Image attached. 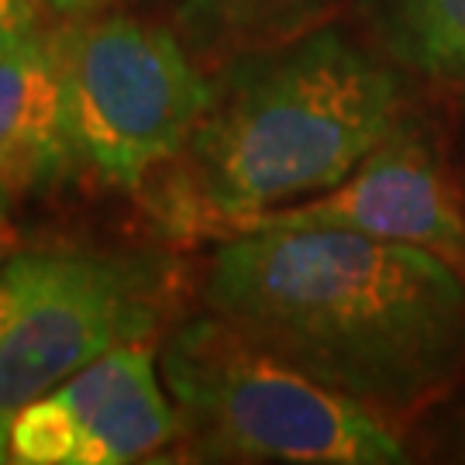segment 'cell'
<instances>
[{
  "instance_id": "obj_8",
  "label": "cell",
  "mask_w": 465,
  "mask_h": 465,
  "mask_svg": "<svg viewBox=\"0 0 465 465\" xmlns=\"http://www.w3.org/2000/svg\"><path fill=\"white\" fill-rule=\"evenodd\" d=\"M76 169L63 66L52 32H38L0 52V180L42 190Z\"/></svg>"
},
{
  "instance_id": "obj_3",
  "label": "cell",
  "mask_w": 465,
  "mask_h": 465,
  "mask_svg": "<svg viewBox=\"0 0 465 465\" xmlns=\"http://www.w3.org/2000/svg\"><path fill=\"white\" fill-rule=\"evenodd\" d=\"M159 372L200 459L297 465L411 459L386 417L307 380L214 311L166 334Z\"/></svg>"
},
{
  "instance_id": "obj_4",
  "label": "cell",
  "mask_w": 465,
  "mask_h": 465,
  "mask_svg": "<svg viewBox=\"0 0 465 465\" xmlns=\"http://www.w3.org/2000/svg\"><path fill=\"white\" fill-rule=\"evenodd\" d=\"M169 303L166 262L86 245L0 262V411L15 414L111 349L152 341Z\"/></svg>"
},
{
  "instance_id": "obj_15",
  "label": "cell",
  "mask_w": 465,
  "mask_h": 465,
  "mask_svg": "<svg viewBox=\"0 0 465 465\" xmlns=\"http://www.w3.org/2000/svg\"><path fill=\"white\" fill-rule=\"evenodd\" d=\"M7 255H11V242H7V238H4V234H0V262H4V259H7Z\"/></svg>"
},
{
  "instance_id": "obj_10",
  "label": "cell",
  "mask_w": 465,
  "mask_h": 465,
  "mask_svg": "<svg viewBox=\"0 0 465 465\" xmlns=\"http://www.w3.org/2000/svg\"><path fill=\"white\" fill-rule=\"evenodd\" d=\"M382 52L431 80L465 76V0H366Z\"/></svg>"
},
{
  "instance_id": "obj_12",
  "label": "cell",
  "mask_w": 465,
  "mask_h": 465,
  "mask_svg": "<svg viewBox=\"0 0 465 465\" xmlns=\"http://www.w3.org/2000/svg\"><path fill=\"white\" fill-rule=\"evenodd\" d=\"M42 4V11H52V15L59 17H86V15H100L107 4H114V0H38Z\"/></svg>"
},
{
  "instance_id": "obj_5",
  "label": "cell",
  "mask_w": 465,
  "mask_h": 465,
  "mask_svg": "<svg viewBox=\"0 0 465 465\" xmlns=\"http://www.w3.org/2000/svg\"><path fill=\"white\" fill-rule=\"evenodd\" d=\"M69 132L84 173L134 190L169 166L207 104V76L159 25L121 15L69 17L52 32Z\"/></svg>"
},
{
  "instance_id": "obj_9",
  "label": "cell",
  "mask_w": 465,
  "mask_h": 465,
  "mask_svg": "<svg viewBox=\"0 0 465 465\" xmlns=\"http://www.w3.org/2000/svg\"><path fill=\"white\" fill-rule=\"evenodd\" d=\"M331 7L334 0H176V25L193 49L224 63L311 32Z\"/></svg>"
},
{
  "instance_id": "obj_7",
  "label": "cell",
  "mask_w": 465,
  "mask_h": 465,
  "mask_svg": "<svg viewBox=\"0 0 465 465\" xmlns=\"http://www.w3.org/2000/svg\"><path fill=\"white\" fill-rule=\"evenodd\" d=\"M276 228H341L386 242H407L465 272L462 200L411 117H400L397 128L331 190L238 217L221 234Z\"/></svg>"
},
{
  "instance_id": "obj_11",
  "label": "cell",
  "mask_w": 465,
  "mask_h": 465,
  "mask_svg": "<svg viewBox=\"0 0 465 465\" xmlns=\"http://www.w3.org/2000/svg\"><path fill=\"white\" fill-rule=\"evenodd\" d=\"M38 32H42L38 0H0V52L17 49Z\"/></svg>"
},
{
  "instance_id": "obj_14",
  "label": "cell",
  "mask_w": 465,
  "mask_h": 465,
  "mask_svg": "<svg viewBox=\"0 0 465 465\" xmlns=\"http://www.w3.org/2000/svg\"><path fill=\"white\" fill-rule=\"evenodd\" d=\"M11 417L7 411H0V462H11Z\"/></svg>"
},
{
  "instance_id": "obj_1",
  "label": "cell",
  "mask_w": 465,
  "mask_h": 465,
  "mask_svg": "<svg viewBox=\"0 0 465 465\" xmlns=\"http://www.w3.org/2000/svg\"><path fill=\"white\" fill-rule=\"evenodd\" d=\"M207 307L307 380L407 414L465 366V272L441 255L341 228L228 234Z\"/></svg>"
},
{
  "instance_id": "obj_13",
  "label": "cell",
  "mask_w": 465,
  "mask_h": 465,
  "mask_svg": "<svg viewBox=\"0 0 465 465\" xmlns=\"http://www.w3.org/2000/svg\"><path fill=\"white\" fill-rule=\"evenodd\" d=\"M15 186H7L4 180H0V234H4V228H7V217H11V207H15Z\"/></svg>"
},
{
  "instance_id": "obj_2",
  "label": "cell",
  "mask_w": 465,
  "mask_h": 465,
  "mask_svg": "<svg viewBox=\"0 0 465 465\" xmlns=\"http://www.w3.org/2000/svg\"><path fill=\"white\" fill-rule=\"evenodd\" d=\"M400 117V76L334 25L238 52L207 76L203 114L152 176L155 207L173 232L217 234L341 183Z\"/></svg>"
},
{
  "instance_id": "obj_6",
  "label": "cell",
  "mask_w": 465,
  "mask_h": 465,
  "mask_svg": "<svg viewBox=\"0 0 465 465\" xmlns=\"http://www.w3.org/2000/svg\"><path fill=\"white\" fill-rule=\"evenodd\" d=\"M180 431L159 351L132 341L15 411L7 451L21 465H121L149 459Z\"/></svg>"
}]
</instances>
